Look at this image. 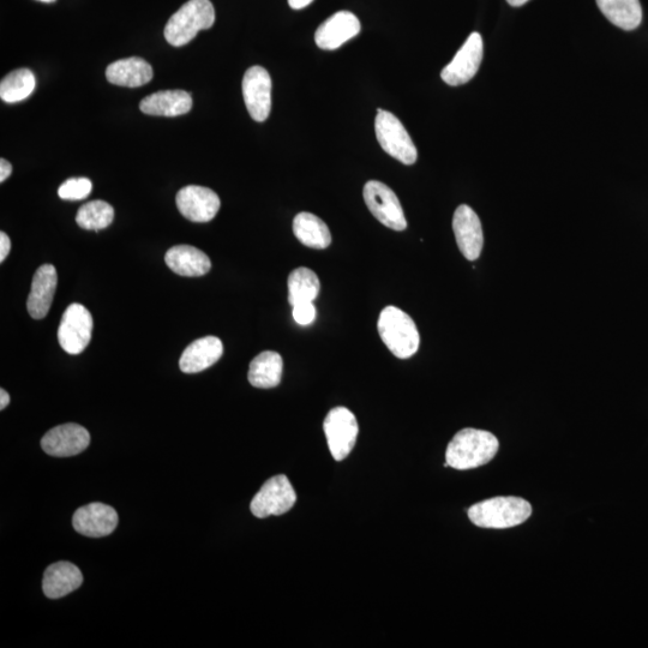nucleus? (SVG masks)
I'll list each match as a JSON object with an SVG mask.
<instances>
[{"instance_id":"f257e3e1","label":"nucleus","mask_w":648,"mask_h":648,"mask_svg":"<svg viewBox=\"0 0 648 648\" xmlns=\"http://www.w3.org/2000/svg\"><path fill=\"white\" fill-rule=\"evenodd\" d=\"M500 449L497 437L489 431L462 429L449 442L446 462L455 470H472L489 464Z\"/></svg>"},{"instance_id":"f03ea898","label":"nucleus","mask_w":648,"mask_h":648,"mask_svg":"<svg viewBox=\"0 0 648 648\" xmlns=\"http://www.w3.org/2000/svg\"><path fill=\"white\" fill-rule=\"evenodd\" d=\"M531 514V504L524 498L513 496L490 498L468 509V518L474 525L494 530L524 524Z\"/></svg>"},{"instance_id":"7ed1b4c3","label":"nucleus","mask_w":648,"mask_h":648,"mask_svg":"<svg viewBox=\"0 0 648 648\" xmlns=\"http://www.w3.org/2000/svg\"><path fill=\"white\" fill-rule=\"evenodd\" d=\"M378 333L388 350L400 359H408L419 350L420 335L410 315L389 305L381 311L377 322Z\"/></svg>"},{"instance_id":"20e7f679","label":"nucleus","mask_w":648,"mask_h":648,"mask_svg":"<svg viewBox=\"0 0 648 648\" xmlns=\"http://www.w3.org/2000/svg\"><path fill=\"white\" fill-rule=\"evenodd\" d=\"M215 10L210 0H189L168 20L165 39L174 47L188 45L201 30L213 27Z\"/></svg>"},{"instance_id":"39448f33","label":"nucleus","mask_w":648,"mask_h":648,"mask_svg":"<svg viewBox=\"0 0 648 648\" xmlns=\"http://www.w3.org/2000/svg\"><path fill=\"white\" fill-rule=\"evenodd\" d=\"M375 131L377 141L384 152L407 166L413 165L417 161V148L414 146L405 126L393 113L378 110L375 119Z\"/></svg>"},{"instance_id":"423d86ee","label":"nucleus","mask_w":648,"mask_h":648,"mask_svg":"<svg viewBox=\"0 0 648 648\" xmlns=\"http://www.w3.org/2000/svg\"><path fill=\"white\" fill-rule=\"evenodd\" d=\"M364 201L372 215L394 231H405L407 220L395 192L378 180H370L363 191Z\"/></svg>"},{"instance_id":"0eeeda50","label":"nucleus","mask_w":648,"mask_h":648,"mask_svg":"<svg viewBox=\"0 0 648 648\" xmlns=\"http://www.w3.org/2000/svg\"><path fill=\"white\" fill-rule=\"evenodd\" d=\"M296 501V491L290 480L284 474H280L263 484L261 490L252 498L250 509L256 518L264 519L290 512Z\"/></svg>"},{"instance_id":"6e6552de","label":"nucleus","mask_w":648,"mask_h":648,"mask_svg":"<svg viewBox=\"0 0 648 648\" xmlns=\"http://www.w3.org/2000/svg\"><path fill=\"white\" fill-rule=\"evenodd\" d=\"M330 453L342 461L352 452L359 432L356 416L346 407H335L323 423Z\"/></svg>"},{"instance_id":"1a4fd4ad","label":"nucleus","mask_w":648,"mask_h":648,"mask_svg":"<svg viewBox=\"0 0 648 648\" xmlns=\"http://www.w3.org/2000/svg\"><path fill=\"white\" fill-rule=\"evenodd\" d=\"M93 317L86 306L71 304L65 310L58 329L60 347L66 353L80 354L92 340Z\"/></svg>"},{"instance_id":"9d476101","label":"nucleus","mask_w":648,"mask_h":648,"mask_svg":"<svg viewBox=\"0 0 648 648\" xmlns=\"http://www.w3.org/2000/svg\"><path fill=\"white\" fill-rule=\"evenodd\" d=\"M483 53L482 35L474 32L468 36L452 62L442 70V80L453 87L470 82L482 64Z\"/></svg>"},{"instance_id":"9b49d317","label":"nucleus","mask_w":648,"mask_h":648,"mask_svg":"<svg viewBox=\"0 0 648 648\" xmlns=\"http://www.w3.org/2000/svg\"><path fill=\"white\" fill-rule=\"evenodd\" d=\"M243 96L251 118L266 122L272 110V78L262 66H252L245 72Z\"/></svg>"},{"instance_id":"f8f14e48","label":"nucleus","mask_w":648,"mask_h":648,"mask_svg":"<svg viewBox=\"0 0 648 648\" xmlns=\"http://www.w3.org/2000/svg\"><path fill=\"white\" fill-rule=\"evenodd\" d=\"M176 203L180 214L192 222L212 221L218 214L221 202L212 189L189 185L178 191Z\"/></svg>"},{"instance_id":"ddd939ff","label":"nucleus","mask_w":648,"mask_h":648,"mask_svg":"<svg viewBox=\"0 0 648 648\" xmlns=\"http://www.w3.org/2000/svg\"><path fill=\"white\" fill-rule=\"evenodd\" d=\"M453 231L461 254L468 261H476L482 254L484 234L482 222L471 207L462 204L453 216Z\"/></svg>"},{"instance_id":"4468645a","label":"nucleus","mask_w":648,"mask_h":648,"mask_svg":"<svg viewBox=\"0 0 648 648\" xmlns=\"http://www.w3.org/2000/svg\"><path fill=\"white\" fill-rule=\"evenodd\" d=\"M90 443V435L83 426L69 423L59 425L42 437L41 447L44 452L56 458H69L81 454Z\"/></svg>"},{"instance_id":"2eb2a0df","label":"nucleus","mask_w":648,"mask_h":648,"mask_svg":"<svg viewBox=\"0 0 648 648\" xmlns=\"http://www.w3.org/2000/svg\"><path fill=\"white\" fill-rule=\"evenodd\" d=\"M72 525L82 536L102 538L110 536L118 525V514L104 503H90L76 510Z\"/></svg>"},{"instance_id":"dca6fc26","label":"nucleus","mask_w":648,"mask_h":648,"mask_svg":"<svg viewBox=\"0 0 648 648\" xmlns=\"http://www.w3.org/2000/svg\"><path fill=\"white\" fill-rule=\"evenodd\" d=\"M360 29H362V24L352 12H336L316 30V45L324 51L338 50L345 42L356 38Z\"/></svg>"},{"instance_id":"f3484780","label":"nucleus","mask_w":648,"mask_h":648,"mask_svg":"<svg viewBox=\"0 0 648 648\" xmlns=\"http://www.w3.org/2000/svg\"><path fill=\"white\" fill-rule=\"evenodd\" d=\"M57 284L58 274L52 264H42L36 270L33 276L32 290H30L27 300V310L34 320H41V318L47 316L48 311L51 309Z\"/></svg>"},{"instance_id":"a211bd4d","label":"nucleus","mask_w":648,"mask_h":648,"mask_svg":"<svg viewBox=\"0 0 648 648\" xmlns=\"http://www.w3.org/2000/svg\"><path fill=\"white\" fill-rule=\"evenodd\" d=\"M224 345L216 336L198 339L188 347L180 357V370L185 374H197L213 366L222 357Z\"/></svg>"},{"instance_id":"6ab92c4d","label":"nucleus","mask_w":648,"mask_h":648,"mask_svg":"<svg viewBox=\"0 0 648 648\" xmlns=\"http://www.w3.org/2000/svg\"><path fill=\"white\" fill-rule=\"evenodd\" d=\"M83 584L81 570L70 562L51 564L46 569L42 580V591L50 599H59L68 596Z\"/></svg>"},{"instance_id":"aec40b11","label":"nucleus","mask_w":648,"mask_h":648,"mask_svg":"<svg viewBox=\"0 0 648 648\" xmlns=\"http://www.w3.org/2000/svg\"><path fill=\"white\" fill-rule=\"evenodd\" d=\"M140 108L149 116L178 117L190 112L192 98L185 90H161L144 98Z\"/></svg>"},{"instance_id":"412c9836","label":"nucleus","mask_w":648,"mask_h":648,"mask_svg":"<svg viewBox=\"0 0 648 648\" xmlns=\"http://www.w3.org/2000/svg\"><path fill=\"white\" fill-rule=\"evenodd\" d=\"M165 262L172 272L188 278L206 275L212 268L209 257L191 245L173 246L166 252Z\"/></svg>"},{"instance_id":"4be33fe9","label":"nucleus","mask_w":648,"mask_h":648,"mask_svg":"<svg viewBox=\"0 0 648 648\" xmlns=\"http://www.w3.org/2000/svg\"><path fill=\"white\" fill-rule=\"evenodd\" d=\"M106 78L116 86L137 88L152 81L153 68L142 58L120 59L108 65Z\"/></svg>"},{"instance_id":"5701e85b","label":"nucleus","mask_w":648,"mask_h":648,"mask_svg":"<svg viewBox=\"0 0 648 648\" xmlns=\"http://www.w3.org/2000/svg\"><path fill=\"white\" fill-rule=\"evenodd\" d=\"M282 371H284V360L278 352L264 351L252 359L249 368V382L252 387L270 389L278 387Z\"/></svg>"},{"instance_id":"b1692460","label":"nucleus","mask_w":648,"mask_h":648,"mask_svg":"<svg viewBox=\"0 0 648 648\" xmlns=\"http://www.w3.org/2000/svg\"><path fill=\"white\" fill-rule=\"evenodd\" d=\"M294 236L312 249H327L332 244V234L326 222L311 213H299L293 220Z\"/></svg>"},{"instance_id":"393cba45","label":"nucleus","mask_w":648,"mask_h":648,"mask_svg":"<svg viewBox=\"0 0 648 648\" xmlns=\"http://www.w3.org/2000/svg\"><path fill=\"white\" fill-rule=\"evenodd\" d=\"M597 5L603 15L623 30H634L642 21L640 0H597Z\"/></svg>"},{"instance_id":"a878e982","label":"nucleus","mask_w":648,"mask_h":648,"mask_svg":"<svg viewBox=\"0 0 648 648\" xmlns=\"http://www.w3.org/2000/svg\"><path fill=\"white\" fill-rule=\"evenodd\" d=\"M288 303L292 305L314 303L321 290L320 280L311 269L300 267L288 276Z\"/></svg>"},{"instance_id":"bb28decb","label":"nucleus","mask_w":648,"mask_h":648,"mask_svg":"<svg viewBox=\"0 0 648 648\" xmlns=\"http://www.w3.org/2000/svg\"><path fill=\"white\" fill-rule=\"evenodd\" d=\"M36 86L35 75L29 69H18L6 75L0 83V98L15 104L29 98Z\"/></svg>"},{"instance_id":"cd10ccee","label":"nucleus","mask_w":648,"mask_h":648,"mask_svg":"<svg viewBox=\"0 0 648 648\" xmlns=\"http://www.w3.org/2000/svg\"><path fill=\"white\" fill-rule=\"evenodd\" d=\"M114 219V209L105 201L96 200L83 204L76 215L77 225L88 231H100L110 226Z\"/></svg>"},{"instance_id":"c85d7f7f","label":"nucleus","mask_w":648,"mask_h":648,"mask_svg":"<svg viewBox=\"0 0 648 648\" xmlns=\"http://www.w3.org/2000/svg\"><path fill=\"white\" fill-rule=\"evenodd\" d=\"M92 190V180L88 178H70L60 185L58 195L62 200L80 201L87 198Z\"/></svg>"},{"instance_id":"c756f323","label":"nucleus","mask_w":648,"mask_h":648,"mask_svg":"<svg viewBox=\"0 0 648 648\" xmlns=\"http://www.w3.org/2000/svg\"><path fill=\"white\" fill-rule=\"evenodd\" d=\"M293 318L299 326H309L316 320V308L314 303H302L293 306Z\"/></svg>"},{"instance_id":"7c9ffc66","label":"nucleus","mask_w":648,"mask_h":648,"mask_svg":"<svg viewBox=\"0 0 648 648\" xmlns=\"http://www.w3.org/2000/svg\"><path fill=\"white\" fill-rule=\"evenodd\" d=\"M11 250V242L8 234L5 232L0 233V262H4L5 258L9 256Z\"/></svg>"},{"instance_id":"2f4dec72","label":"nucleus","mask_w":648,"mask_h":648,"mask_svg":"<svg viewBox=\"0 0 648 648\" xmlns=\"http://www.w3.org/2000/svg\"><path fill=\"white\" fill-rule=\"evenodd\" d=\"M12 166L8 160H0V182L4 183L11 176Z\"/></svg>"},{"instance_id":"473e14b6","label":"nucleus","mask_w":648,"mask_h":648,"mask_svg":"<svg viewBox=\"0 0 648 648\" xmlns=\"http://www.w3.org/2000/svg\"><path fill=\"white\" fill-rule=\"evenodd\" d=\"M312 2H314V0H288V4H290L291 8L294 10L304 9Z\"/></svg>"},{"instance_id":"72a5a7b5","label":"nucleus","mask_w":648,"mask_h":648,"mask_svg":"<svg viewBox=\"0 0 648 648\" xmlns=\"http://www.w3.org/2000/svg\"><path fill=\"white\" fill-rule=\"evenodd\" d=\"M10 404V395L4 389H0V410H4Z\"/></svg>"},{"instance_id":"f704fd0d","label":"nucleus","mask_w":648,"mask_h":648,"mask_svg":"<svg viewBox=\"0 0 648 648\" xmlns=\"http://www.w3.org/2000/svg\"><path fill=\"white\" fill-rule=\"evenodd\" d=\"M509 5L512 6H522L528 2V0H507Z\"/></svg>"},{"instance_id":"c9c22d12","label":"nucleus","mask_w":648,"mask_h":648,"mask_svg":"<svg viewBox=\"0 0 648 648\" xmlns=\"http://www.w3.org/2000/svg\"><path fill=\"white\" fill-rule=\"evenodd\" d=\"M39 2L50 4L56 2V0H39Z\"/></svg>"}]
</instances>
